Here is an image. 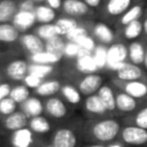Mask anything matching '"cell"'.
I'll return each mask as SVG.
<instances>
[{
    "mask_svg": "<svg viewBox=\"0 0 147 147\" xmlns=\"http://www.w3.org/2000/svg\"><path fill=\"white\" fill-rule=\"evenodd\" d=\"M127 59V47L122 42H113L107 47V68L117 70Z\"/></svg>",
    "mask_w": 147,
    "mask_h": 147,
    "instance_id": "cell-2",
    "label": "cell"
},
{
    "mask_svg": "<svg viewBox=\"0 0 147 147\" xmlns=\"http://www.w3.org/2000/svg\"><path fill=\"white\" fill-rule=\"evenodd\" d=\"M11 23L18 29L20 32H26L31 28L34 26L37 23L36 14L34 11H28V10H17L14 15Z\"/></svg>",
    "mask_w": 147,
    "mask_h": 147,
    "instance_id": "cell-6",
    "label": "cell"
},
{
    "mask_svg": "<svg viewBox=\"0 0 147 147\" xmlns=\"http://www.w3.org/2000/svg\"><path fill=\"white\" fill-rule=\"evenodd\" d=\"M34 33L37 36H39L44 41L53 38V37H56L59 36L57 33V29L55 26V23H42V24H39L37 28H36V31Z\"/></svg>",
    "mask_w": 147,
    "mask_h": 147,
    "instance_id": "cell-32",
    "label": "cell"
},
{
    "mask_svg": "<svg viewBox=\"0 0 147 147\" xmlns=\"http://www.w3.org/2000/svg\"><path fill=\"white\" fill-rule=\"evenodd\" d=\"M87 6H90L91 8H99L101 6V2L102 0H83Z\"/></svg>",
    "mask_w": 147,
    "mask_h": 147,
    "instance_id": "cell-47",
    "label": "cell"
},
{
    "mask_svg": "<svg viewBox=\"0 0 147 147\" xmlns=\"http://www.w3.org/2000/svg\"><path fill=\"white\" fill-rule=\"evenodd\" d=\"M53 71V67L51 64H42V63H32L29 65V74L36 75L40 78H45Z\"/></svg>",
    "mask_w": 147,
    "mask_h": 147,
    "instance_id": "cell-37",
    "label": "cell"
},
{
    "mask_svg": "<svg viewBox=\"0 0 147 147\" xmlns=\"http://www.w3.org/2000/svg\"><path fill=\"white\" fill-rule=\"evenodd\" d=\"M26 123H28V116L23 111H14V113L7 115V117L3 121L5 127L10 131H15V130L25 127Z\"/></svg>",
    "mask_w": 147,
    "mask_h": 147,
    "instance_id": "cell-14",
    "label": "cell"
},
{
    "mask_svg": "<svg viewBox=\"0 0 147 147\" xmlns=\"http://www.w3.org/2000/svg\"><path fill=\"white\" fill-rule=\"evenodd\" d=\"M88 147H105V146H102V145H91Z\"/></svg>",
    "mask_w": 147,
    "mask_h": 147,
    "instance_id": "cell-52",
    "label": "cell"
},
{
    "mask_svg": "<svg viewBox=\"0 0 147 147\" xmlns=\"http://www.w3.org/2000/svg\"><path fill=\"white\" fill-rule=\"evenodd\" d=\"M123 36L125 39L127 40H134L137 39L142 32V22L139 20H136V21H132L125 25H123Z\"/></svg>",
    "mask_w": 147,
    "mask_h": 147,
    "instance_id": "cell-27",
    "label": "cell"
},
{
    "mask_svg": "<svg viewBox=\"0 0 147 147\" xmlns=\"http://www.w3.org/2000/svg\"><path fill=\"white\" fill-rule=\"evenodd\" d=\"M85 109L87 111L96 114V115H102L107 111V108H106L105 103L102 102V100L100 99V96L98 95V93L87 95V98L85 100Z\"/></svg>",
    "mask_w": 147,
    "mask_h": 147,
    "instance_id": "cell-24",
    "label": "cell"
},
{
    "mask_svg": "<svg viewBox=\"0 0 147 147\" xmlns=\"http://www.w3.org/2000/svg\"><path fill=\"white\" fill-rule=\"evenodd\" d=\"M9 96L16 102V103H22L24 102L29 96H30V91L26 85H17L11 88Z\"/></svg>",
    "mask_w": 147,
    "mask_h": 147,
    "instance_id": "cell-35",
    "label": "cell"
},
{
    "mask_svg": "<svg viewBox=\"0 0 147 147\" xmlns=\"http://www.w3.org/2000/svg\"><path fill=\"white\" fill-rule=\"evenodd\" d=\"M34 14H36V20L37 23H53L55 22L56 18V10L49 7L48 5H42L38 3L34 8Z\"/></svg>",
    "mask_w": 147,
    "mask_h": 147,
    "instance_id": "cell-17",
    "label": "cell"
},
{
    "mask_svg": "<svg viewBox=\"0 0 147 147\" xmlns=\"http://www.w3.org/2000/svg\"><path fill=\"white\" fill-rule=\"evenodd\" d=\"M14 111H16V102L10 96H7L0 100V114L1 115L7 116Z\"/></svg>",
    "mask_w": 147,
    "mask_h": 147,
    "instance_id": "cell-39",
    "label": "cell"
},
{
    "mask_svg": "<svg viewBox=\"0 0 147 147\" xmlns=\"http://www.w3.org/2000/svg\"><path fill=\"white\" fill-rule=\"evenodd\" d=\"M105 1H106V0H105Z\"/></svg>",
    "mask_w": 147,
    "mask_h": 147,
    "instance_id": "cell-54",
    "label": "cell"
},
{
    "mask_svg": "<svg viewBox=\"0 0 147 147\" xmlns=\"http://www.w3.org/2000/svg\"><path fill=\"white\" fill-rule=\"evenodd\" d=\"M33 1H34V2H36V3L38 5V3H42V2L45 1V0H33Z\"/></svg>",
    "mask_w": 147,
    "mask_h": 147,
    "instance_id": "cell-51",
    "label": "cell"
},
{
    "mask_svg": "<svg viewBox=\"0 0 147 147\" xmlns=\"http://www.w3.org/2000/svg\"><path fill=\"white\" fill-rule=\"evenodd\" d=\"M20 36L21 32L11 22L0 23V42H5V44L15 42L16 40L20 39Z\"/></svg>",
    "mask_w": 147,
    "mask_h": 147,
    "instance_id": "cell-15",
    "label": "cell"
},
{
    "mask_svg": "<svg viewBox=\"0 0 147 147\" xmlns=\"http://www.w3.org/2000/svg\"><path fill=\"white\" fill-rule=\"evenodd\" d=\"M116 72H117V77L123 82L137 80L142 77V70L139 68V65L126 61L122 64L119 69L116 70Z\"/></svg>",
    "mask_w": 147,
    "mask_h": 147,
    "instance_id": "cell-11",
    "label": "cell"
},
{
    "mask_svg": "<svg viewBox=\"0 0 147 147\" xmlns=\"http://www.w3.org/2000/svg\"><path fill=\"white\" fill-rule=\"evenodd\" d=\"M22 110L28 117H34L42 114L44 106L39 99L29 96L24 102H22Z\"/></svg>",
    "mask_w": 147,
    "mask_h": 147,
    "instance_id": "cell-22",
    "label": "cell"
},
{
    "mask_svg": "<svg viewBox=\"0 0 147 147\" xmlns=\"http://www.w3.org/2000/svg\"><path fill=\"white\" fill-rule=\"evenodd\" d=\"M61 10L71 17H84L94 13L93 8L87 6L83 0H63Z\"/></svg>",
    "mask_w": 147,
    "mask_h": 147,
    "instance_id": "cell-4",
    "label": "cell"
},
{
    "mask_svg": "<svg viewBox=\"0 0 147 147\" xmlns=\"http://www.w3.org/2000/svg\"><path fill=\"white\" fill-rule=\"evenodd\" d=\"M77 137L75 132L68 127L59 129L52 139V145L54 147H76Z\"/></svg>",
    "mask_w": 147,
    "mask_h": 147,
    "instance_id": "cell-8",
    "label": "cell"
},
{
    "mask_svg": "<svg viewBox=\"0 0 147 147\" xmlns=\"http://www.w3.org/2000/svg\"><path fill=\"white\" fill-rule=\"evenodd\" d=\"M146 56V49L144 45L139 41H132L127 47V57L130 59V62L134 64H141L145 61Z\"/></svg>",
    "mask_w": 147,
    "mask_h": 147,
    "instance_id": "cell-21",
    "label": "cell"
},
{
    "mask_svg": "<svg viewBox=\"0 0 147 147\" xmlns=\"http://www.w3.org/2000/svg\"><path fill=\"white\" fill-rule=\"evenodd\" d=\"M93 57L98 65V69H102L107 65V47L103 44L96 45L93 51Z\"/></svg>",
    "mask_w": 147,
    "mask_h": 147,
    "instance_id": "cell-36",
    "label": "cell"
},
{
    "mask_svg": "<svg viewBox=\"0 0 147 147\" xmlns=\"http://www.w3.org/2000/svg\"><path fill=\"white\" fill-rule=\"evenodd\" d=\"M76 42H77L82 48L87 49V51H90V52H93V51H94V48L96 47V44H95L94 38H93V37H91L88 33H86V34H83V36L78 37V38L76 39Z\"/></svg>",
    "mask_w": 147,
    "mask_h": 147,
    "instance_id": "cell-38",
    "label": "cell"
},
{
    "mask_svg": "<svg viewBox=\"0 0 147 147\" xmlns=\"http://www.w3.org/2000/svg\"><path fill=\"white\" fill-rule=\"evenodd\" d=\"M46 111L54 118H62L67 115V107L59 98H51L46 102Z\"/></svg>",
    "mask_w": 147,
    "mask_h": 147,
    "instance_id": "cell-19",
    "label": "cell"
},
{
    "mask_svg": "<svg viewBox=\"0 0 147 147\" xmlns=\"http://www.w3.org/2000/svg\"><path fill=\"white\" fill-rule=\"evenodd\" d=\"M18 40L21 46L30 54L45 51V41L36 33H23L20 36Z\"/></svg>",
    "mask_w": 147,
    "mask_h": 147,
    "instance_id": "cell-9",
    "label": "cell"
},
{
    "mask_svg": "<svg viewBox=\"0 0 147 147\" xmlns=\"http://www.w3.org/2000/svg\"><path fill=\"white\" fill-rule=\"evenodd\" d=\"M98 95L100 96V99L102 100V102L105 103L107 110H114L116 108V100H115V95L113 93V90L107 86V85H102L99 91L96 92Z\"/></svg>",
    "mask_w": 147,
    "mask_h": 147,
    "instance_id": "cell-31",
    "label": "cell"
},
{
    "mask_svg": "<svg viewBox=\"0 0 147 147\" xmlns=\"http://www.w3.org/2000/svg\"><path fill=\"white\" fill-rule=\"evenodd\" d=\"M46 147H54V146H53V145H52V146H46Z\"/></svg>",
    "mask_w": 147,
    "mask_h": 147,
    "instance_id": "cell-53",
    "label": "cell"
},
{
    "mask_svg": "<svg viewBox=\"0 0 147 147\" xmlns=\"http://www.w3.org/2000/svg\"><path fill=\"white\" fill-rule=\"evenodd\" d=\"M86 33H87V30H86L83 25L77 24L75 28H72V29L64 36V38H65L67 40H70V41H76V39H77L78 37H80V36H83V34H86Z\"/></svg>",
    "mask_w": 147,
    "mask_h": 147,
    "instance_id": "cell-41",
    "label": "cell"
},
{
    "mask_svg": "<svg viewBox=\"0 0 147 147\" xmlns=\"http://www.w3.org/2000/svg\"><path fill=\"white\" fill-rule=\"evenodd\" d=\"M133 3V0H106L103 10L108 16L117 17L125 13Z\"/></svg>",
    "mask_w": 147,
    "mask_h": 147,
    "instance_id": "cell-12",
    "label": "cell"
},
{
    "mask_svg": "<svg viewBox=\"0 0 147 147\" xmlns=\"http://www.w3.org/2000/svg\"><path fill=\"white\" fill-rule=\"evenodd\" d=\"M76 68L78 71L83 74H93L98 69V65L95 63V60L93 57V52H90L87 49L80 48L77 57H76Z\"/></svg>",
    "mask_w": 147,
    "mask_h": 147,
    "instance_id": "cell-5",
    "label": "cell"
},
{
    "mask_svg": "<svg viewBox=\"0 0 147 147\" xmlns=\"http://www.w3.org/2000/svg\"><path fill=\"white\" fill-rule=\"evenodd\" d=\"M55 26L57 29L59 36H65L72 28H75L78 24V21L75 17L71 16H61L55 20Z\"/></svg>",
    "mask_w": 147,
    "mask_h": 147,
    "instance_id": "cell-28",
    "label": "cell"
},
{
    "mask_svg": "<svg viewBox=\"0 0 147 147\" xmlns=\"http://www.w3.org/2000/svg\"><path fill=\"white\" fill-rule=\"evenodd\" d=\"M144 63H145V67H146V69H147V52H146V56H145V61H144Z\"/></svg>",
    "mask_w": 147,
    "mask_h": 147,
    "instance_id": "cell-50",
    "label": "cell"
},
{
    "mask_svg": "<svg viewBox=\"0 0 147 147\" xmlns=\"http://www.w3.org/2000/svg\"><path fill=\"white\" fill-rule=\"evenodd\" d=\"M60 88H61L60 82H57V80H46V82H42L36 88V93L38 95H41V96H49V95L55 94Z\"/></svg>",
    "mask_w": 147,
    "mask_h": 147,
    "instance_id": "cell-33",
    "label": "cell"
},
{
    "mask_svg": "<svg viewBox=\"0 0 147 147\" xmlns=\"http://www.w3.org/2000/svg\"><path fill=\"white\" fill-rule=\"evenodd\" d=\"M144 9H145V3L144 2H137L133 3L125 13H123L119 16V24L121 25H125L132 21L139 20L141 18V16L144 15Z\"/></svg>",
    "mask_w": 147,
    "mask_h": 147,
    "instance_id": "cell-18",
    "label": "cell"
},
{
    "mask_svg": "<svg viewBox=\"0 0 147 147\" xmlns=\"http://www.w3.org/2000/svg\"><path fill=\"white\" fill-rule=\"evenodd\" d=\"M121 138L127 145L140 146L147 142V130L138 125L126 126L121 131Z\"/></svg>",
    "mask_w": 147,
    "mask_h": 147,
    "instance_id": "cell-3",
    "label": "cell"
},
{
    "mask_svg": "<svg viewBox=\"0 0 147 147\" xmlns=\"http://www.w3.org/2000/svg\"><path fill=\"white\" fill-rule=\"evenodd\" d=\"M10 141L14 147H30L32 144V130L22 127L13 131Z\"/></svg>",
    "mask_w": 147,
    "mask_h": 147,
    "instance_id": "cell-16",
    "label": "cell"
},
{
    "mask_svg": "<svg viewBox=\"0 0 147 147\" xmlns=\"http://www.w3.org/2000/svg\"><path fill=\"white\" fill-rule=\"evenodd\" d=\"M37 3L33 0H21L17 5L18 10H28V11H34Z\"/></svg>",
    "mask_w": 147,
    "mask_h": 147,
    "instance_id": "cell-44",
    "label": "cell"
},
{
    "mask_svg": "<svg viewBox=\"0 0 147 147\" xmlns=\"http://www.w3.org/2000/svg\"><path fill=\"white\" fill-rule=\"evenodd\" d=\"M107 147H122L119 144H111V145H109V146H107Z\"/></svg>",
    "mask_w": 147,
    "mask_h": 147,
    "instance_id": "cell-49",
    "label": "cell"
},
{
    "mask_svg": "<svg viewBox=\"0 0 147 147\" xmlns=\"http://www.w3.org/2000/svg\"><path fill=\"white\" fill-rule=\"evenodd\" d=\"M119 130H121V126L118 122L113 118H108V119H103L95 123L92 127V133L96 140L106 142L115 139Z\"/></svg>",
    "mask_w": 147,
    "mask_h": 147,
    "instance_id": "cell-1",
    "label": "cell"
},
{
    "mask_svg": "<svg viewBox=\"0 0 147 147\" xmlns=\"http://www.w3.org/2000/svg\"><path fill=\"white\" fill-rule=\"evenodd\" d=\"M115 100H116V108L121 111H124V113H129V111L134 110V108L137 106L136 99L125 92L118 93L115 96Z\"/></svg>",
    "mask_w": 147,
    "mask_h": 147,
    "instance_id": "cell-26",
    "label": "cell"
},
{
    "mask_svg": "<svg viewBox=\"0 0 147 147\" xmlns=\"http://www.w3.org/2000/svg\"><path fill=\"white\" fill-rule=\"evenodd\" d=\"M23 82H24V85H26L29 88H37L42 83V78L28 72V75L24 77Z\"/></svg>",
    "mask_w": 147,
    "mask_h": 147,
    "instance_id": "cell-42",
    "label": "cell"
},
{
    "mask_svg": "<svg viewBox=\"0 0 147 147\" xmlns=\"http://www.w3.org/2000/svg\"><path fill=\"white\" fill-rule=\"evenodd\" d=\"M10 91H11V87H10L9 84H7V83L0 84V100H2V99H5V98L9 96Z\"/></svg>",
    "mask_w": 147,
    "mask_h": 147,
    "instance_id": "cell-45",
    "label": "cell"
},
{
    "mask_svg": "<svg viewBox=\"0 0 147 147\" xmlns=\"http://www.w3.org/2000/svg\"><path fill=\"white\" fill-rule=\"evenodd\" d=\"M142 30H144V33L147 36V16H145L142 21Z\"/></svg>",
    "mask_w": 147,
    "mask_h": 147,
    "instance_id": "cell-48",
    "label": "cell"
},
{
    "mask_svg": "<svg viewBox=\"0 0 147 147\" xmlns=\"http://www.w3.org/2000/svg\"><path fill=\"white\" fill-rule=\"evenodd\" d=\"M32 63H42V64H54V63H57L62 57L51 53V52H47V51H41V52H38V53H34V54H31L30 56Z\"/></svg>",
    "mask_w": 147,
    "mask_h": 147,
    "instance_id": "cell-30",
    "label": "cell"
},
{
    "mask_svg": "<svg viewBox=\"0 0 147 147\" xmlns=\"http://www.w3.org/2000/svg\"><path fill=\"white\" fill-rule=\"evenodd\" d=\"M28 72H29V64L26 61L22 59L13 60L6 67V74L13 80H17V82L23 80L24 77L28 75Z\"/></svg>",
    "mask_w": 147,
    "mask_h": 147,
    "instance_id": "cell-10",
    "label": "cell"
},
{
    "mask_svg": "<svg viewBox=\"0 0 147 147\" xmlns=\"http://www.w3.org/2000/svg\"><path fill=\"white\" fill-rule=\"evenodd\" d=\"M18 2L14 0H0V23L11 22L14 15L18 10Z\"/></svg>",
    "mask_w": 147,
    "mask_h": 147,
    "instance_id": "cell-20",
    "label": "cell"
},
{
    "mask_svg": "<svg viewBox=\"0 0 147 147\" xmlns=\"http://www.w3.org/2000/svg\"><path fill=\"white\" fill-rule=\"evenodd\" d=\"M65 40L63 38V36H56L53 37L48 40L45 41V51L51 52L60 57L63 56L64 54V47H65Z\"/></svg>",
    "mask_w": 147,
    "mask_h": 147,
    "instance_id": "cell-25",
    "label": "cell"
},
{
    "mask_svg": "<svg viewBox=\"0 0 147 147\" xmlns=\"http://www.w3.org/2000/svg\"><path fill=\"white\" fill-rule=\"evenodd\" d=\"M61 93L62 95L65 98V100L69 102V103H72V105H77L80 102V92L79 90H77L76 87L71 86V85H64L61 87Z\"/></svg>",
    "mask_w": 147,
    "mask_h": 147,
    "instance_id": "cell-34",
    "label": "cell"
},
{
    "mask_svg": "<svg viewBox=\"0 0 147 147\" xmlns=\"http://www.w3.org/2000/svg\"><path fill=\"white\" fill-rule=\"evenodd\" d=\"M80 48H82V47H80L76 41L67 40L65 47H64V54H63V56H67V57H77V55H78Z\"/></svg>",
    "mask_w": 147,
    "mask_h": 147,
    "instance_id": "cell-40",
    "label": "cell"
},
{
    "mask_svg": "<svg viewBox=\"0 0 147 147\" xmlns=\"http://www.w3.org/2000/svg\"><path fill=\"white\" fill-rule=\"evenodd\" d=\"M46 5H48L49 7H52L55 10H60L62 8V2L63 0H45L44 1Z\"/></svg>",
    "mask_w": 147,
    "mask_h": 147,
    "instance_id": "cell-46",
    "label": "cell"
},
{
    "mask_svg": "<svg viewBox=\"0 0 147 147\" xmlns=\"http://www.w3.org/2000/svg\"><path fill=\"white\" fill-rule=\"evenodd\" d=\"M124 92L133 96L134 99H140L147 95V85L140 80H130L124 85Z\"/></svg>",
    "mask_w": 147,
    "mask_h": 147,
    "instance_id": "cell-23",
    "label": "cell"
},
{
    "mask_svg": "<svg viewBox=\"0 0 147 147\" xmlns=\"http://www.w3.org/2000/svg\"><path fill=\"white\" fill-rule=\"evenodd\" d=\"M93 36L95 39H98L100 41V44L103 45H110L113 44L114 39H115V33L111 30V28L109 25H107L103 22H96L93 25L92 29Z\"/></svg>",
    "mask_w": 147,
    "mask_h": 147,
    "instance_id": "cell-13",
    "label": "cell"
},
{
    "mask_svg": "<svg viewBox=\"0 0 147 147\" xmlns=\"http://www.w3.org/2000/svg\"><path fill=\"white\" fill-rule=\"evenodd\" d=\"M29 126L32 130V132L38 133V134H42V133H47L51 131V124L48 122L47 118H45L44 116L39 115V116H34L31 117L30 122H29Z\"/></svg>",
    "mask_w": 147,
    "mask_h": 147,
    "instance_id": "cell-29",
    "label": "cell"
},
{
    "mask_svg": "<svg viewBox=\"0 0 147 147\" xmlns=\"http://www.w3.org/2000/svg\"><path fill=\"white\" fill-rule=\"evenodd\" d=\"M134 122H136V125H138V126L144 127V129L147 130V107L142 108V109L136 115Z\"/></svg>",
    "mask_w": 147,
    "mask_h": 147,
    "instance_id": "cell-43",
    "label": "cell"
},
{
    "mask_svg": "<svg viewBox=\"0 0 147 147\" xmlns=\"http://www.w3.org/2000/svg\"><path fill=\"white\" fill-rule=\"evenodd\" d=\"M102 86V77L96 74H87L78 85V90L84 95H91L99 91V88Z\"/></svg>",
    "mask_w": 147,
    "mask_h": 147,
    "instance_id": "cell-7",
    "label": "cell"
}]
</instances>
